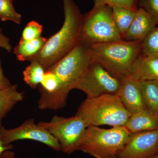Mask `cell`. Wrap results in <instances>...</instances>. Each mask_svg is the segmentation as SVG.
I'll list each match as a JSON object with an SVG mask.
<instances>
[{
	"mask_svg": "<svg viewBox=\"0 0 158 158\" xmlns=\"http://www.w3.org/2000/svg\"><path fill=\"white\" fill-rule=\"evenodd\" d=\"M94 6H106L111 7H123L138 9V0H93Z\"/></svg>",
	"mask_w": 158,
	"mask_h": 158,
	"instance_id": "obj_23",
	"label": "cell"
},
{
	"mask_svg": "<svg viewBox=\"0 0 158 158\" xmlns=\"http://www.w3.org/2000/svg\"><path fill=\"white\" fill-rule=\"evenodd\" d=\"M12 1H14L15 0H12Z\"/></svg>",
	"mask_w": 158,
	"mask_h": 158,
	"instance_id": "obj_31",
	"label": "cell"
},
{
	"mask_svg": "<svg viewBox=\"0 0 158 158\" xmlns=\"http://www.w3.org/2000/svg\"><path fill=\"white\" fill-rule=\"evenodd\" d=\"M158 153V129L134 133L117 156L151 158Z\"/></svg>",
	"mask_w": 158,
	"mask_h": 158,
	"instance_id": "obj_10",
	"label": "cell"
},
{
	"mask_svg": "<svg viewBox=\"0 0 158 158\" xmlns=\"http://www.w3.org/2000/svg\"><path fill=\"white\" fill-rule=\"evenodd\" d=\"M121 40L123 39L113 20L112 7L94 6L83 15L79 41L90 46Z\"/></svg>",
	"mask_w": 158,
	"mask_h": 158,
	"instance_id": "obj_6",
	"label": "cell"
},
{
	"mask_svg": "<svg viewBox=\"0 0 158 158\" xmlns=\"http://www.w3.org/2000/svg\"><path fill=\"white\" fill-rule=\"evenodd\" d=\"M131 75L138 81L158 82V58L141 53L133 65Z\"/></svg>",
	"mask_w": 158,
	"mask_h": 158,
	"instance_id": "obj_13",
	"label": "cell"
},
{
	"mask_svg": "<svg viewBox=\"0 0 158 158\" xmlns=\"http://www.w3.org/2000/svg\"><path fill=\"white\" fill-rule=\"evenodd\" d=\"M47 40V38L42 36L30 40H20L18 44L14 49L13 53L18 61L31 62L41 52Z\"/></svg>",
	"mask_w": 158,
	"mask_h": 158,
	"instance_id": "obj_15",
	"label": "cell"
},
{
	"mask_svg": "<svg viewBox=\"0 0 158 158\" xmlns=\"http://www.w3.org/2000/svg\"><path fill=\"white\" fill-rule=\"evenodd\" d=\"M12 148H13V146L11 144L8 145H4L0 139V155L5 151L7 150H11L12 149Z\"/></svg>",
	"mask_w": 158,
	"mask_h": 158,
	"instance_id": "obj_28",
	"label": "cell"
},
{
	"mask_svg": "<svg viewBox=\"0 0 158 158\" xmlns=\"http://www.w3.org/2000/svg\"><path fill=\"white\" fill-rule=\"evenodd\" d=\"M120 87V80L91 60L74 89L81 90L87 98H93L104 94H117Z\"/></svg>",
	"mask_w": 158,
	"mask_h": 158,
	"instance_id": "obj_8",
	"label": "cell"
},
{
	"mask_svg": "<svg viewBox=\"0 0 158 158\" xmlns=\"http://www.w3.org/2000/svg\"><path fill=\"white\" fill-rule=\"evenodd\" d=\"M38 124L57 139L61 151L68 154L77 151L88 127L85 122L76 115L68 118L56 115L50 121L40 122Z\"/></svg>",
	"mask_w": 158,
	"mask_h": 158,
	"instance_id": "obj_7",
	"label": "cell"
},
{
	"mask_svg": "<svg viewBox=\"0 0 158 158\" xmlns=\"http://www.w3.org/2000/svg\"><path fill=\"white\" fill-rule=\"evenodd\" d=\"M138 9L123 7H112L113 20L123 39L135 19Z\"/></svg>",
	"mask_w": 158,
	"mask_h": 158,
	"instance_id": "obj_17",
	"label": "cell"
},
{
	"mask_svg": "<svg viewBox=\"0 0 158 158\" xmlns=\"http://www.w3.org/2000/svg\"><path fill=\"white\" fill-rule=\"evenodd\" d=\"M89 48L79 41L70 52L48 69L55 74L57 87L39 109L57 110L66 106L69 92L74 89L92 60Z\"/></svg>",
	"mask_w": 158,
	"mask_h": 158,
	"instance_id": "obj_1",
	"label": "cell"
},
{
	"mask_svg": "<svg viewBox=\"0 0 158 158\" xmlns=\"http://www.w3.org/2000/svg\"><path fill=\"white\" fill-rule=\"evenodd\" d=\"M138 8L147 11L158 23V0H138Z\"/></svg>",
	"mask_w": 158,
	"mask_h": 158,
	"instance_id": "obj_24",
	"label": "cell"
},
{
	"mask_svg": "<svg viewBox=\"0 0 158 158\" xmlns=\"http://www.w3.org/2000/svg\"><path fill=\"white\" fill-rule=\"evenodd\" d=\"M111 158H118V157L117 156H116L113 157H112Z\"/></svg>",
	"mask_w": 158,
	"mask_h": 158,
	"instance_id": "obj_30",
	"label": "cell"
},
{
	"mask_svg": "<svg viewBox=\"0 0 158 158\" xmlns=\"http://www.w3.org/2000/svg\"><path fill=\"white\" fill-rule=\"evenodd\" d=\"M132 134L125 127L101 128L89 126L86 128L77 151L95 158H111L118 155Z\"/></svg>",
	"mask_w": 158,
	"mask_h": 158,
	"instance_id": "obj_5",
	"label": "cell"
},
{
	"mask_svg": "<svg viewBox=\"0 0 158 158\" xmlns=\"http://www.w3.org/2000/svg\"><path fill=\"white\" fill-rule=\"evenodd\" d=\"M11 85L9 79L4 74L0 61V88H6Z\"/></svg>",
	"mask_w": 158,
	"mask_h": 158,
	"instance_id": "obj_26",
	"label": "cell"
},
{
	"mask_svg": "<svg viewBox=\"0 0 158 158\" xmlns=\"http://www.w3.org/2000/svg\"><path fill=\"white\" fill-rule=\"evenodd\" d=\"M0 48L4 49L9 53L11 52L12 51L10 39L3 34L2 29L1 28H0Z\"/></svg>",
	"mask_w": 158,
	"mask_h": 158,
	"instance_id": "obj_25",
	"label": "cell"
},
{
	"mask_svg": "<svg viewBox=\"0 0 158 158\" xmlns=\"http://www.w3.org/2000/svg\"><path fill=\"white\" fill-rule=\"evenodd\" d=\"M0 158H15V153L11 150H7L0 155Z\"/></svg>",
	"mask_w": 158,
	"mask_h": 158,
	"instance_id": "obj_27",
	"label": "cell"
},
{
	"mask_svg": "<svg viewBox=\"0 0 158 158\" xmlns=\"http://www.w3.org/2000/svg\"><path fill=\"white\" fill-rule=\"evenodd\" d=\"M23 71L24 81L32 89L38 88L42 81L45 70L42 65L37 61H31Z\"/></svg>",
	"mask_w": 158,
	"mask_h": 158,
	"instance_id": "obj_19",
	"label": "cell"
},
{
	"mask_svg": "<svg viewBox=\"0 0 158 158\" xmlns=\"http://www.w3.org/2000/svg\"><path fill=\"white\" fill-rule=\"evenodd\" d=\"M43 30V26L39 23L32 20L27 24L22 34L21 40H30L41 37Z\"/></svg>",
	"mask_w": 158,
	"mask_h": 158,
	"instance_id": "obj_22",
	"label": "cell"
},
{
	"mask_svg": "<svg viewBox=\"0 0 158 158\" xmlns=\"http://www.w3.org/2000/svg\"><path fill=\"white\" fill-rule=\"evenodd\" d=\"M142 53L148 56L158 58V27L142 41Z\"/></svg>",
	"mask_w": 158,
	"mask_h": 158,
	"instance_id": "obj_21",
	"label": "cell"
},
{
	"mask_svg": "<svg viewBox=\"0 0 158 158\" xmlns=\"http://www.w3.org/2000/svg\"><path fill=\"white\" fill-rule=\"evenodd\" d=\"M76 115L87 127L108 125L125 126L132 114L127 111L116 94H106L86 98L78 108Z\"/></svg>",
	"mask_w": 158,
	"mask_h": 158,
	"instance_id": "obj_4",
	"label": "cell"
},
{
	"mask_svg": "<svg viewBox=\"0 0 158 158\" xmlns=\"http://www.w3.org/2000/svg\"><path fill=\"white\" fill-rule=\"evenodd\" d=\"M158 24L156 21L147 11L138 8L135 17L123 40L126 41H142Z\"/></svg>",
	"mask_w": 158,
	"mask_h": 158,
	"instance_id": "obj_12",
	"label": "cell"
},
{
	"mask_svg": "<svg viewBox=\"0 0 158 158\" xmlns=\"http://www.w3.org/2000/svg\"><path fill=\"white\" fill-rule=\"evenodd\" d=\"M12 0H0V19L2 21H10L20 24L22 15L15 9Z\"/></svg>",
	"mask_w": 158,
	"mask_h": 158,
	"instance_id": "obj_20",
	"label": "cell"
},
{
	"mask_svg": "<svg viewBox=\"0 0 158 158\" xmlns=\"http://www.w3.org/2000/svg\"><path fill=\"white\" fill-rule=\"evenodd\" d=\"M145 106L148 110L158 114V82L139 81Z\"/></svg>",
	"mask_w": 158,
	"mask_h": 158,
	"instance_id": "obj_18",
	"label": "cell"
},
{
	"mask_svg": "<svg viewBox=\"0 0 158 158\" xmlns=\"http://www.w3.org/2000/svg\"><path fill=\"white\" fill-rule=\"evenodd\" d=\"M120 81V88L116 95L125 109L132 114L146 110L139 81L131 75Z\"/></svg>",
	"mask_w": 158,
	"mask_h": 158,
	"instance_id": "obj_11",
	"label": "cell"
},
{
	"mask_svg": "<svg viewBox=\"0 0 158 158\" xmlns=\"http://www.w3.org/2000/svg\"><path fill=\"white\" fill-rule=\"evenodd\" d=\"M151 158H158V153L157 154H156L154 156H153Z\"/></svg>",
	"mask_w": 158,
	"mask_h": 158,
	"instance_id": "obj_29",
	"label": "cell"
},
{
	"mask_svg": "<svg viewBox=\"0 0 158 158\" xmlns=\"http://www.w3.org/2000/svg\"><path fill=\"white\" fill-rule=\"evenodd\" d=\"M62 1L65 15L63 25L47 38L42 50L31 61L39 62L45 71L70 52L80 41L83 15L73 0Z\"/></svg>",
	"mask_w": 158,
	"mask_h": 158,
	"instance_id": "obj_2",
	"label": "cell"
},
{
	"mask_svg": "<svg viewBox=\"0 0 158 158\" xmlns=\"http://www.w3.org/2000/svg\"><path fill=\"white\" fill-rule=\"evenodd\" d=\"M142 51V41L123 40L97 44L89 48L91 60L119 80L131 75Z\"/></svg>",
	"mask_w": 158,
	"mask_h": 158,
	"instance_id": "obj_3",
	"label": "cell"
},
{
	"mask_svg": "<svg viewBox=\"0 0 158 158\" xmlns=\"http://www.w3.org/2000/svg\"><path fill=\"white\" fill-rule=\"evenodd\" d=\"M0 139L5 145L20 140H34L41 142L56 151H61L59 142L45 129L36 124L35 119H27L18 127L7 129L0 126Z\"/></svg>",
	"mask_w": 158,
	"mask_h": 158,
	"instance_id": "obj_9",
	"label": "cell"
},
{
	"mask_svg": "<svg viewBox=\"0 0 158 158\" xmlns=\"http://www.w3.org/2000/svg\"><path fill=\"white\" fill-rule=\"evenodd\" d=\"M132 134L158 129V114L144 110L132 114L125 126Z\"/></svg>",
	"mask_w": 158,
	"mask_h": 158,
	"instance_id": "obj_14",
	"label": "cell"
},
{
	"mask_svg": "<svg viewBox=\"0 0 158 158\" xmlns=\"http://www.w3.org/2000/svg\"><path fill=\"white\" fill-rule=\"evenodd\" d=\"M24 92H19L16 84L0 88V126L2 120L18 103L22 101Z\"/></svg>",
	"mask_w": 158,
	"mask_h": 158,
	"instance_id": "obj_16",
	"label": "cell"
}]
</instances>
